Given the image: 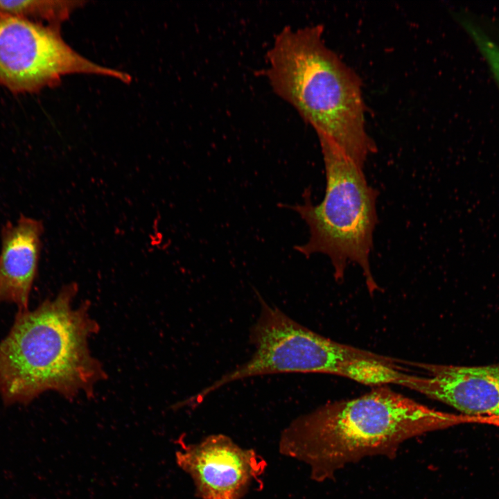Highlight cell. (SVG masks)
Returning <instances> with one entry per match:
<instances>
[{"instance_id": "cell-1", "label": "cell", "mask_w": 499, "mask_h": 499, "mask_svg": "<svg viewBox=\"0 0 499 499\" xmlns=\"http://www.w3.org/2000/svg\"><path fill=\"white\" fill-rule=\"evenodd\" d=\"M480 417L441 412L385 386L353 399L328 403L292 421L279 448L310 466L322 482L347 464L374 455H390L405 441Z\"/></svg>"}, {"instance_id": "cell-2", "label": "cell", "mask_w": 499, "mask_h": 499, "mask_svg": "<svg viewBox=\"0 0 499 499\" xmlns=\"http://www.w3.org/2000/svg\"><path fill=\"white\" fill-rule=\"evenodd\" d=\"M78 286L70 283L34 310L17 311L0 341V396L6 405H26L53 391L68 400L93 395L107 378L89 340L99 331L88 301L73 305Z\"/></svg>"}, {"instance_id": "cell-3", "label": "cell", "mask_w": 499, "mask_h": 499, "mask_svg": "<svg viewBox=\"0 0 499 499\" xmlns=\"http://www.w3.org/2000/svg\"><path fill=\"white\" fill-rule=\"evenodd\" d=\"M267 79L317 137L333 143L363 168L377 150L366 128V105L358 74L330 49L324 26H286L266 54Z\"/></svg>"}, {"instance_id": "cell-4", "label": "cell", "mask_w": 499, "mask_h": 499, "mask_svg": "<svg viewBox=\"0 0 499 499\" xmlns=\"http://www.w3.org/2000/svg\"><path fill=\"white\" fill-rule=\"evenodd\" d=\"M257 295L260 312L250 330L254 352L198 393L200 400L230 383L275 374H332L376 387L399 382L402 373L397 360L321 335Z\"/></svg>"}, {"instance_id": "cell-5", "label": "cell", "mask_w": 499, "mask_h": 499, "mask_svg": "<svg viewBox=\"0 0 499 499\" xmlns=\"http://www.w3.org/2000/svg\"><path fill=\"white\" fill-rule=\"evenodd\" d=\"M325 173L324 196L314 204L306 189L301 204L285 205L305 221L310 236L295 250L306 257L314 254L329 256L337 281L343 279L349 263L362 270L367 289H379L372 274L369 256L374 231L378 222L376 201L378 191L370 186L363 168L329 139L318 137Z\"/></svg>"}, {"instance_id": "cell-6", "label": "cell", "mask_w": 499, "mask_h": 499, "mask_svg": "<svg viewBox=\"0 0 499 499\" xmlns=\"http://www.w3.org/2000/svg\"><path fill=\"white\" fill-rule=\"evenodd\" d=\"M73 73L131 80L129 74L77 53L63 40L59 27L0 12V86L15 94L36 93Z\"/></svg>"}, {"instance_id": "cell-7", "label": "cell", "mask_w": 499, "mask_h": 499, "mask_svg": "<svg viewBox=\"0 0 499 499\" xmlns=\"http://www.w3.org/2000/svg\"><path fill=\"white\" fill-rule=\"evenodd\" d=\"M176 460L201 499H241L266 466L254 450L243 448L222 434L182 446Z\"/></svg>"}, {"instance_id": "cell-8", "label": "cell", "mask_w": 499, "mask_h": 499, "mask_svg": "<svg viewBox=\"0 0 499 499\" xmlns=\"http://www.w3.org/2000/svg\"><path fill=\"white\" fill-rule=\"evenodd\" d=\"M405 387L471 417L499 418V363L459 366L414 362Z\"/></svg>"}, {"instance_id": "cell-9", "label": "cell", "mask_w": 499, "mask_h": 499, "mask_svg": "<svg viewBox=\"0 0 499 499\" xmlns=\"http://www.w3.org/2000/svg\"><path fill=\"white\" fill-rule=\"evenodd\" d=\"M42 223L21 216L1 231L0 303H12L18 311L28 309L41 250Z\"/></svg>"}, {"instance_id": "cell-10", "label": "cell", "mask_w": 499, "mask_h": 499, "mask_svg": "<svg viewBox=\"0 0 499 499\" xmlns=\"http://www.w3.org/2000/svg\"><path fill=\"white\" fill-rule=\"evenodd\" d=\"M83 3L80 1L0 0V12L60 28L73 11Z\"/></svg>"}, {"instance_id": "cell-11", "label": "cell", "mask_w": 499, "mask_h": 499, "mask_svg": "<svg viewBox=\"0 0 499 499\" xmlns=\"http://www.w3.org/2000/svg\"><path fill=\"white\" fill-rule=\"evenodd\" d=\"M459 21L487 63L499 87V44L469 18L461 17Z\"/></svg>"}]
</instances>
